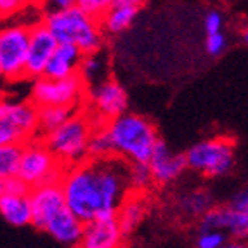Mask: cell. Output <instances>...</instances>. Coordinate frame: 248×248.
<instances>
[{"instance_id":"cell-14","label":"cell","mask_w":248,"mask_h":248,"mask_svg":"<svg viewBox=\"0 0 248 248\" xmlns=\"http://www.w3.org/2000/svg\"><path fill=\"white\" fill-rule=\"evenodd\" d=\"M148 163L153 174V181L156 184H170L181 177L187 169L186 155L172 151L161 139L158 141Z\"/></svg>"},{"instance_id":"cell-27","label":"cell","mask_w":248,"mask_h":248,"mask_svg":"<svg viewBox=\"0 0 248 248\" xmlns=\"http://www.w3.org/2000/svg\"><path fill=\"white\" fill-rule=\"evenodd\" d=\"M30 187L26 186V182L19 177H0V196L7 195V193H28Z\"/></svg>"},{"instance_id":"cell-33","label":"cell","mask_w":248,"mask_h":248,"mask_svg":"<svg viewBox=\"0 0 248 248\" xmlns=\"http://www.w3.org/2000/svg\"><path fill=\"white\" fill-rule=\"evenodd\" d=\"M26 4H42V0H26Z\"/></svg>"},{"instance_id":"cell-18","label":"cell","mask_w":248,"mask_h":248,"mask_svg":"<svg viewBox=\"0 0 248 248\" xmlns=\"http://www.w3.org/2000/svg\"><path fill=\"white\" fill-rule=\"evenodd\" d=\"M146 212H148V202L144 198V193L130 191L116 212V217L120 220V226L125 231V234L128 236L136 231L137 226L144 219Z\"/></svg>"},{"instance_id":"cell-25","label":"cell","mask_w":248,"mask_h":248,"mask_svg":"<svg viewBox=\"0 0 248 248\" xmlns=\"http://www.w3.org/2000/svg\"><path fill=\"white\" fill-rule=\"evenodd\" d=\"M231 243L229 236L220 229L215 228H200L196 236V247L200 248H222Z\"/></svg>"},{"instance_id":"cell-28","label":"cell","mask_w":248,"mask_h":248,"mask_svg":"<svg viewBox=\"0 0 248 248\" xmlns=\"http://www.w3.org/2000/svg\"><path fill=\"white\" fill-rule=\"evenodd\" d=\"M26 0H0V19H9L26 7Z\"/></svg>"},{"instance_id":"cell-31","label":"cell","mask_w":248,"mask_h":248,"mask_svg":"<svg viewBox=\"0 0 248 248\" xmlns=\"http://www.w3.org/2000/svg\"><path fill=\"white\" fill-rule=\"evenodd\" d=\"M229 205L234 208H240V210H248V187L234 193L231 202H229Z\"/></svg>"},{"instance_id":"cell-22","label":"cell","mask_w":248,"mask_h":248,"mask_svg":"<svg viewBox=\"0 0 248 248\" xmlns=\"http://www.w3.org/2000/svg\"><path fill=\"white\" fill-rule=\"evenodd\" d=\"M212 207H214L212 198L205 191H193V193L184 195L181 200L182 214L189 215V217H203Z\"/></svg>"},{"instance_id":"cell-2","label":"cell","mask_w":248,"mask_h":248,"mask_svg":"<svg viewBox=\"0 0 248 248\" xmlns=\"http://www.w3.org/2000/svg\"><path fill=\"white\" fill-rule=\"evenodd\" d=\"M42 21L59 44L77 46L83 54L97 52L103 47L104 30L101 19L92 16L78 4L66 9L44 11Z\"/></svg>"},{"instance_id":"cell-19","label":"cell","mask_w":248,"mask_h":248,"mask_svg":"<svg viewBox=\"0 0 248 248\" xmlns=\"http://www.w3.org/2000/svg\"><path fill=\"white\" fill-rule=\"evenodd\" d=\"M80 109V108H78ZM77 108L70 106H38V125H40V134L50 132L54 128H58L73 115L78 111Z\"/></svg>"},{"instance_id":"cell-23","label":"cell","mask_w":248,"mask_h":248,"mask_svg":"<svg viewBox=\"0 0 248 248\" xmlns=\"http://www.w3.org/2000/svg\"><path fill=\"white\" fill-rule=\"evenodd\" d=\"M153 174L149 169L148 161H134L128 163V184L130 189L139 191V193H146L153 184Z\"/></svg>"},{"instance_id":"cell-30","label":"cell","mask_w":248,"mask_h":248,"mask_svg":"<svg viewBox=\"0 0 248 248\" xmlns=\"http://www.w3.org/2000/svg\"><path fill=\"white\" fill-rule=\"evenodd\" d=\"M203 28H205V33H217V31H222L224 28V19L222 14L219 11H210L207 13L205 19H203Z\"/></svg>"},{"instance_id":"cell-12","label":"cell","mask_w":248,"mask_h":248,"mask_svg":"<svg viewBox=\"0 0 248 248\" xmlns=\"http://www.w3.org/2000/svg\"><path fill=\"white\" fill-rule=\"evenodd\" d=\"M58 38L46 26L44 21H37L30 30L28 58H26V78L35 80L46 75V68L54 50L58 47Z\"/></svg>"},{"instance_id":"cell-6","label":"cell","mask_w":248,"mask_h":248,"mask_svg":"<svg viewBox=\"0 0 248 248\" xmlns=\"http://www.w3.org/2000/svg\"><path fill=\"white\" fill-rule=\"evenodd\" d=\"M64 170L66 165L52 153L42 136L21 146L17 175L26 182L30 189L47 182H59L64 175Z\"/></svg>"},{"instance_id":"cell-24","label":"cell","mask_w":248,"mask_h":248,"mask_svg":"<svg viewBox=\"0 0 248 248\" xmlns=\"http://www.w3.org/2000/svg\"><path fill=\"white\" fill-rule=\"evenodd\" d=\"M21 146L0 144V177H14L19 170Z\"/></svg>"},{"instance_id":"cell-7","label":"cell","mask_w":248,"mask_h":248,"mask_svg":"<svg viewBox=\"0 0 248 248\" xmlns=\"http://www.w3.org/2000/svg\"><path fill=\"white\" fill-rule=\"evenodd\" d=\"M30 30L26 23H7L0 26V80L16 83L26 80Z\"/></svg>"},{"instance_id":"cell-3","label":"cell","mask_w":248,"mask_h":248,"mask_svg":"<svg viewBox=\"0 0 248 248\" xmlns=\"http://www.w3.org/2000/svg\"><path fill=\"white\" fill-rule=\"evenodd\" d=\"M106 128L115 156L124 158L128 163L149 161L160 141L158 130L151 120L137 113L125 111L124 115L106 122Z\"/></svg>"},{"instance_id":"cell-21","label":"cell","mask_w":248,"mask_h":248,"mask_svg":"<svg viewBox=\"0 0 248 248\" xmlns=\"http://www.w3.org/2000/svg\"><path fill=\"white\" fill-rule=\"evenodd\" d=\"M115 156L113 144L109 139L106 124H97L92 130L91 141H89V158H109Z\"/></svg>"},{"instance_id":"cell-15","label":"cell","mask_w":248,"mask_h":248,"mask_svg":"<svg viewBox=\"0 0 248 248\" xmlns=\"http://www.w3.org/2000/svg\"><path fill=\"white\" fill-rule=\"evenodd\" d=\"M146 0H113L109 7L99 17L104 33L120 35L127 31L141 13Z\"/></svg>"},{"instance_id":"cell-29","label":"cell","mask_w":248,"mask_h":248,"mask_svg":"<svg viewBox=\"0 0 248 248\" xmlns=\"http://www.w3.org/2000/svg\"><path fill=\"white\" fill-rule=\"evenodd\" d=\"M113 0H77V4L80 5L82 9H85L87 13H91L92 16L95 17H101L104 14L109 4H111Z\"/></svg>"},{"instance_id":"cell-4","label":"cell","mask_w":248,"mask_h":248,"mask_svg":"<svg viewBox=\"0 0 248 248\" xmlns=\"http://www.w3.org/2000/svg\"><path fill=\"white\" fill-rule=\"evenodd\" d=\"M94 127L92 116L80 108L62 125L44 134L42 139L64 165L71 167L89 158V141Z\"/></svg>"},{"instance_id":"cell-20","label":"cell","mask_w":248,"mask_h":248,"mask_svg":"<svg viewBox=\"0 0 248 248\" xmlns=\"http://www.w3.org/2000/svg\"><path fill=\"white\" fill-rule=\"evenodd\" d=\"M78 75L83 78V82L89 85L97 83L108 77V62L101 56V50L91 54H83L82 64H80Z\"/></svg>"},{"instance_id":"cell-11","label":"cell","mask_w":248,"mask_h":248,"mask_svg":"<svg viewBox=\"0 0 248 248\" xmlns=\"http://www.w3.org/2000/svg\"><path fill=\"white\" fill-rule=\"evenodd\" d=\"M200 228H215L229 236L234 247L248 245V210H240L231 205L212 207L200 217Z\"/></svg>"},{"instance_id":"cell-32","label":"cell","mask_w":248,"mask_h":248,"mask_svg":"<svg viewBox=\"0 0 248 248\" xmlns=\"http://www.w3.org/2000/svg\"><path fill=\"white\" fill-rule=\"evenodd\" d=\"M77 4V0H42L44 11H56V9H66Z\"/></svg>"},{"instance_id":"cell-26","label":"cell","mask_w":248,"mask_h":248,"mask_svg":"<svg viewBox=\"0 0 248 248\" xmlns=\"http://www.w3.org/2000/svg\"><path fill=\"white\" fill-rule=\"evenodd\" d=\"M228 46V38L224 35V31H217V33H208L205 38V49L210 56H220L226 50Z\"/></svg>"},{"instance_id":"cell-5","label":"cell","mask_w":248,"mask_h":248,"mask_svg":"<svg viewBox=\"0 0 248 248\" xmlns=\"http://www.w3.org/2000/svg\"><path fill=\"white\" fill-rule=\"evenodd\" d=\"M40 136L37 104L0 94V144L25 146Z\"/></svg>"},{"instance_id":"cell-17","label":"cell","mask_w":248,"mask_h":248,"mask_svg":"<svg viewBox=\"0 0 248 248\" xmlns=\"http://www.w3.org/2000/svg\"><path fill=\"white\" fill-rule=\"evenodd\" d=\"M0 215L14 228L31 224V200L28 193H7L0 196Z\"/></svg>"},{"instance_id":"cell-9","label":"cell","mask_w":248,"mask_h":248,"mask_svg":"<svg viewBox=\"0 0 248 248\" xmlns=\"http://www.w3.org/2000/svg\"><path fill=\"white\" fill-rule=\"evenodd\" d=\"M87 95V83L80 75L68 78H50L38 77L31 83L30 99L37 106H70L83 108Z\"/></svg>"},{"instance_id":"cell-8","label":"cell","mask_w":248,"mask_h":248,"mask_svg":"<svg viewBox=\"0 0 248 248\" xmlns=\"http://www.w3.org/2000/svg\"><path fill=\"white\" fill-rule=\"evenodd\" d=\"M184 155H186L187 169L207 177L228 175L236 161L234 142L228 137H210L202 142H196Z\"/></svg>"},{"instance_id":"cell-10","label":"cell","mask_w":248,"mask_h":248,"mask_svg":"<svg viewBox=\"0 0 248 248\" xmlns=\"http://www.w3.org/2000/svg\"><path fill=\"white\" fill-rule=\"evenodd\" d=\"M83 109L97 124H106L128 111V94L120 82L106 77L87 87Z\"/></svg>"},{"instance_id":"cell-34","label":"cell","mask_w":248,"mask_h":248,"mask_svg":"<svg viewBox=\"0 0 248 248\" xmlns=\"http://www.w3.org/2000/svg\"><path fill=\"white\" fill-rule=\"evenodd\" d=\"M243 40H245V44L248 46V30L245 31V35H243Z\"/></svg>"},{"instance_id":"cell-16","label":"cell","mask_w":248,"mask_h":248,"mask_svg":"<svg viewBox=\"0 0 248 248\" xmlns=\"http://www.w3.org/2000/svg\"><path fill=\"white\" fill-rule=\"evenodd\" d=\"M83 52L71 44H58L52 58L46 68V77L50 78H68L78 75L82 64Z\"/></svg>"},{"instance_id":"cell-1","label":"cell","mask_w":248,"mask_h":248,"mask_svg":"<svg viewBox=\"0 0 248 248\" xmlns=\"http://www.w3.org/2000/svg\"><path fill=\"white\" fill-rule=\"evenodd\" d=\"M68 207L83 224L104 215H116L130 193L128 161L120 156L87 158L66 167L61 179Z\"/></svg>"},{"instance_id":"cell-13","label":"cell","mask_w":248,"mask_h":248,"mask_svg":"<svg viewBox=\"0 0 248 248\" xmlns=\"http://www.w3.org/2000/svg\"><path fill=\"white\" fill-rule=\"evenodd\" d=\"M125 231L116 215H104L83 224L80 247L83 248H116L125 243Z\"/></svg>"}]
</instances>
